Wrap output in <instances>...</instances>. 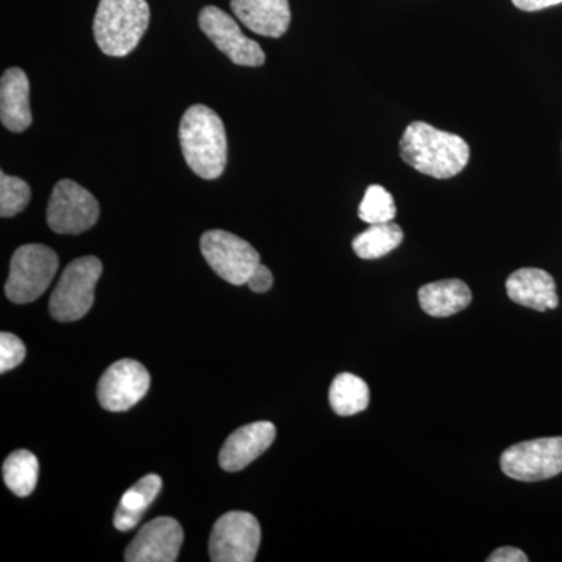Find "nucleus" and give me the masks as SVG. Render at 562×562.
I'll return each mask as SVG.
<instances>
[{
	"label": "nucleus",
	"instance_id": "f3484780",
	"mask_svg": "<svg viewBox=\"0 0 562 562\" xmlns=\"http://www.w3.org/2000/svg\"><path fill=\"white\" fill-rule=\"evenodd\" d=\"M417 297L428 316L450 317L471 305L472 292L464 281L450 279L425 284L417 292Z\"/></svg>",
	"mask_w": 562,
	"mask_h": 562
},
{
	"label": "nucleus",
	"instance_id": "5701e85b",
	"mask_svg": "<svg viewBox=\"0 0 562 562\" xmlns=\"http://www.w3.org/2000/svg\"><path fill=\"white\" fill-rule=\"evenodd\" d=\"M31 198L32 190L27 181L0 172V216L13 217L22 213L27 209Z\"/></svg>",
	"mask_w": 562,
	"mask_h": 562
},
{
	"label": "nucleus",
	"instance_id": "f257e3e1",
	"mask_svg": "<svg viewBox=\"0 0 562 562\" xmlns=\"http://www.w3.org/2000/svg\"><path fill=\"white\" fill-rule=\"evenodd\" d=\"M401 157L424 176L438 180L452 179L464 171L471 160V147L461 136L417 121L403 133Z\"/></svg>",
	"mask_w": 562,
	"mask_h": 562
},
{
	"label": "nucleus",
	"instance_id": "f8f14e48",
	"mask_svg": "<svg viewBox=\"0 0 562 562\" xmlns=\"http://www.w3.org/2000/svg\"><path fill=\"white\" fill-rule=\"evenodd\" d=\"M183 543V528L172 517H158L140 528L125 550L127 562H173Z\"/></svg>",
	"mask_w": 562,
	"mask_h": 562
},
{
	"label": "nucleus",
	"instance_id": "bb28decb",
	"mask_svg": "<svg viewBox=\"0 0 562 562\" xmlns=\"http://www.w3.org/2000/svg\"><path fill=\"white\" fill-rule=\"evenodd\" d=\"M514 7L522 11H539L549 7L560 5L562 0H512Z\"/></svg>",
	"mask_w": 562,
	"mask_h": 562
},
{
	"label": "nucleus",
	"instance_id": "b1692460",
	"mask_svg": "<svg viewBox=\"0 0 562 562\" xmlns=\"http://www.w3.org/2000/svg\"><path fill=\"white\" fill-rule=\"evenodd\" d=\"M25 353L27 350L24 342L18 336L0 333V372L5 373L18 368L24 361Z\"/></svg>",
	"mask_w": 562,
	"mask_h": 562
},
{
	"label": "nucleus",
	"instance_id": "9b49d317",
	"mask_svg": "<svg viewBox=\"0 0 562 562\" xmlns=\"http://www.w3.org/2000/svg\"><path fill=\"white\" fill-rule=\"evenodd\" d=\"M150 387V373L140 362L121 360L111 364L98 384V398L103 409L122 413L143 401Z\"/></svg>",
	"mask_w": 562,
	"mask_h": 562
},
{
	"label": "nucleus",
	"instance_id": "a211bd4d",
	"mask_svg": "<svg viewBox=\"0 0 562 562\" xmlns=\"http://www.w3.org/2000/svg\"><path fill=\"white\" fill-rule=\"evenodd\" d=\"M161 487V476L155 475V473L143 476L135 486L122 495L116 513H114V527L120 531L133 530L143 519L144 513L158 497Z\"/></svg>",
	"mask_w": 562,
	"mask_h": 562
},
{
	"label": "nucleus",
	"instance_id": "39448f33",
	"mask_svg": "<svg viewBox=\"0 0 562 562\" xmlns=\"http://www.w3.org/2000/svg\"><path fill=\"white\" fill-rule=\"evenodd\" d=\"M102 271V261L95 257H81L70 262L52 292V317L58 322H74L87 316L94 303L95 284Z\"/></svg>",
	"mask_w": 562,
	"mask_h": 562
},
{
	"label": "nucleus",
	"instance_id": "393cba45",
	"mask_svg": "<svg viewBox=\"0 0 562 562\" xmlns=\"http://www.w3.org/2000/svg\"><path fill=\"white\" fill-rule=\"evenodd\" d=\"M272 284V272L269 271V268H266L265 265H261V262L257 266V269L251 272L250 279L247 281V286H249L251 291L258 292V294L271 290Z\"/></svg>",
	"mask_w": 562,
	"mask_h": 562
},
{
	"label": "nucleus",
	"instance_id": "f03ea898",
	"mask_svg": "<svg viewBox=\"0 0 562 562\" xmlns=\"http://www.w3.org/2000/svg\"><path fill=\"white\" fill-rule=\"evenodd\" d=\"M179 138L191 171L201 179H220L228 157L227 133L220 114L205 105L190 106L181 117Z\"/></svg>",
	"mask_w": 562,
	"mask_h": 562
},
{
	"label": "nucleus",
	"instance_id": "7ed1b4c3",
	"mask_svg": "<svg viewBox=\"0 0 562 562\" xmlns=\"http://www.w3.org/2000/svg\"><path fill=\"white\" fill-rule=\"evenodd\" d=\"M149 22L150 9L146 0H101L92 31L103 54L125 57L136 49Z\"/></svg>",
	"mask_w": 562,
	"mask_h": 562
},
{
	"label": "nucleus",
	"instance_id": "6e6552de",
	"mask_svg": "<svg viewBox=\"0 0 562 562\" xmlns=\"http://www.w3.org/2000/svg\"><path fill=\"white\" fill-rule=\"evenodd\" d=\"M99 203L90 191L66 179L55 184L47 205V224L58 235H80L99 221Z\"/></svg>",
	"mask_w": 562,
	"mask_h": 562
},
{
	"label": "nucleus",
	"instance_id": "2eb2a0df",
	"mask_svg": "<svg viewBox=\"0 0 562 562\" xmlns=\"http://www.w3.org/2000/svg\"><path fill=\"white\" fill-rule=\"evenodd\" d=\"M0 121L7 131L22 133L31 127V81L20 68H10L0 80Z\"/></svg>",
	"mask_w": 562,
	"mask_h": 562
},
{
	"label": "nucleus",
	"instance_id": "dca6fc26",
	"mask_svg": "<svg viewBox=\"0 0 562 562\" xmlns=\"http://www.w3.org/2000/svg\"><path fill=\"white\" fill-rule=\"evenodd\" d=\"M506 292L513 302L536 312L557 310L560 305L553 277L538 268H524L513 272L506 280Z\"/></svg>",
	"mask_w": 562,
	"mask_h": 562
},
{
	"label": "nucleus",
	"instance_id": "0eeeda50",
	"mask_svg": "<svg viewBox=\"0 0 562 562\" xmlns=\"http://www.w3.org/2000/svg\"><path fill=\"white\" fill-rule=\"evenodd\" d=\"M203 258L222 280L241 286L247 284L251 272L260 265V254L239 236L224 231L203 233Z\"/></svg>",
	"mask_w": 562,
	"mask_h": 562
},
{
	"label": "nucleus",
	"instance_id": "6ab92c4d",
	"mask_svg": "<svg viewBox=\"0 0 562 562\" xmlns=\"http://www.w3.org/2000/svg\"><path fill=\"white\" fill-rule=\"evenodd\" d=\"M330 405L338 416L349 417L364 412L371 402L368 383L353 373H339L330 386Z\"/></svg>",
	"mask_w": 562,
	"mask_h": 562
},
{
	"label": "nucleus",
	"instance_id": "412c9836",
	"mask_svg": "<svg viewBox=\"0 0 562 562\" xmlns=\"http://www.w3.org/2000/svg\"><path fill=\"white\" fill-rule=\"evenodd\" d=\"M3 480L18 497H27L35 491L40 476V462L27 450H16L3 462Z\"/></svg>",
	"mask_w": 562,
	"mask_h": 562
},
{
	"label": "nucleus",
	"instance_id": "20e7f679",
	"mask_svg": "<svg viewBox=\"0 0 562 562\" xmlns=\"http://www.w3.org/2000/svg\"><path fill=\"white\" fill-rule=\"evenodd\" d=\"M57 254L43 244H25L14 251L10 262L5 294L13 303L35 302L50 286L58 271Z\"/></svg>",
	"mask_w": 562,
	"mask_h": 562
},
{
	"label": "nucleus",
	"instance_id": "ddd939ff",
	"mask_svg": "<svg viewBox=\"0 0 562 562\" xmlns=\"http://www.w3.org/2000/svg\"><path fill=\"white\" fill-rule=\"evenodd\" d=\"M277 430L272 422H254L244 425L228 436L222 446L220 465L224 471L238 472L261 457L276 441Z\"/></svg>",
	"mask_w": 562,
	"mask_h": 562
},
{
	"label": "nucleus",
	"instance_id": "4468645a",
	"mask_svg": "<svg viewBox=\"0 0 562 562\" xmlns=\"http://www.w3.org/2000/svg\"><path fill=\"white\" fill-rule=\"evenodd\" d=\"M232 11L249 31L268 38H281L291 24L288 0H232Z\"/></svg>",
	"mask_w": 562,
	"mask_h": 562
},
{
	"label": "nucleus",
	"instance_id": "a878e982",
	"mask_svg": "<svg viewBox=\"0 0 562 562\" xmlns=\"http://www.w3.org/2000/svg\"><path fill=\"white\" fill-rule=\"evenodd\" d=\"M487 562H527V554L514 547H502L487 558Z\"/></svg>",
	"mask_w": 562,
	"mask_h": 562
},
{
	"label": "nucleus",
	"instance_id": "423d86ee",
	"mask_svg": "<svg viewBox=\"0 0 562 562\" xmlns=\"http://www.w3.org/2000/svg\"><path fill=\"white\" fill-rule=\"evenodd\" d=\"M502 472L517 482L532 483L562 473V438H541L514 443L502 453Z\"/></svg>",
	"mask_w": 562,
	"mask_h": 562
},
{
	"label": "nucleus",
	"instance_id": "aec40b11",
	"mask_svg": "<svg viewBox=\"0 0 562 562\" xmlns=\"http://www.w3.org/2000/svg\"><path fill=\"white\" fill-rule=\"evenodd\" d=\"M403 241L401 225L394 222L369 225L368 231L353 239V250L362 260H379L397 249Z\"/></svg>",
	"mask_w": 562,
	"mask_h": 562
},
{
	"label": "nucleus",
	"instance_id": "4be33fe9",
	"mask_svg": "<svg viewBox=\"0 0 562 562\" xmlns=\"http://www.w3.org/2000/svg\"><path fill=\"white\" fill-rule=\"evenodd\" d=\"M397 214L394 198L384 190L380 184H372L366 190L364 199H362L358 216L366 224H386L394 221Z\"/></svg>",
	"mask_w": 562,
	"mask_h": 562
},
{
	"label": "nucleus",
	"instance_id": "1a4fd4ad",
	"mask_svg": "<svg viewBox=\"0 0 562 562\" xmlns=\"http://www.w3.org/2000/svg\"><path fill=\"white\" fill-rule=\"evenodd\" d=\"M261 527L250 513L224 514L210 536V558L214 562H251L257 560Z\"/></svg>",
	"mask_w": 562,
	"mask_h": 562
},
{
	"label": "nucleus",
	"instance_id": "9d476101",
	"mask_svg": "<svg viewBox=\"0 0 562 562\" xmlns=\"http://www.w3.org/2000/svg\"><path fill=\"white\" fill-rule=\"evenodd\" d=\"M199 27L232 63L258 68L265 65L266 55L257 41L247 38L238 22L217 7L209 5L199 14Z\"/></svg>",
	"mask_w": 562,
	"mask_h": 562
}]
</instances>
